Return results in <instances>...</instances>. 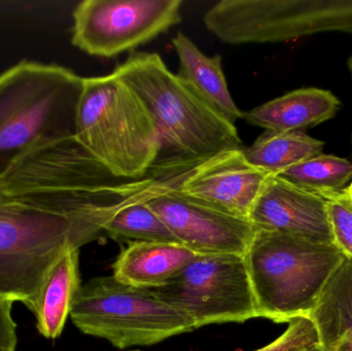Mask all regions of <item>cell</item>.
Segmentation results:
<instances>
[{
	"mask_svg": "<svg viewBox=\"0 0 352 351\" xmlns=\"http://www.w3.org/2000/svg\"><path fill=\"white\" fill-rule=\"evenodd\" d=\"M165 187L152 172L138 181L118 179L76 135L37 139L0 174L6 204L64 216L98 235L120 208Z\"/></svg>",
	"mask_w": 352,
	"mask_h": 351,
	"instance_id": "cell-1",
	"label": "cell"
},
{
	"mask_svg": "<svg viewBox=\"0 0 352 351\" xmlns=\"http://www.w3.org/2000/svg\"><path fill=\"white\" fill-rule=\"evenodd\" d=\"M113 72L140 96L154 120L161 142L157 162H190L243 148L235 125L195 95L158 54H131Z\"/></svg>",
	"mask_w": 352,
	"mask_h": 351,
	"instance_id": "cell-2",
	"label": "cell"
},
{
	"mask_svg": "<svg viewBox=\"0 0 352 351\" xmlns=\"http://www.w3.org/2000/svg\"><path fill=\"white\" fill-rule=\"evenodd\" d=\"M76 137L109 172L126 181L148 177L161 152L150 111L113 72L84 78Z\"/></svg>",
	"mask_w": 352,
	"mask_h": 351,
	"instance_id": "cell-3",
	"label": "cell"
},
{
	"mask_svg": "<svg viewBox=\"0 0 352 351\" xmlns=\"http://www.w3.org/2000/svg\"><path fill=\"white\" fill-rule=\"evenodd\" d=\"M344 259L335 245L256 229L245 261L258 317L276 324L309 317Z\"/></svg>",
	"mask_w": 352,
	"mask_h": 351,
	"instance_id": "cell-4",
	"label": "cell"
},
{
	"mask_svg": "<svg viewBox=\"0 0 352 351\" xmlns=\"http://www.w3.org/2000/svg\"><path fill=\"white\" fill-rule=\"evenodd\" d=\"M82 80L63 66L27 60L0 74V174L37 139L76 135Z\"/></svg>",
	"mask_w": 352,
	"mask_h": 351,
	"instance_id": "cell-5",
	"label": "cell"
},
{
	"mask_svg": "<svg viewBox=\"0 0 352 351\" xmlns=\"http://www.w3.org/2000/svg\"><path fill=\"white\" fill-rule=\"evenodd\" d=\"M99 236L64 216L6 203L0 210V300L30 309L58 261Z\"/></svg>",
	"mask_w": 352,
	"mask_h": 351,
	"instance_id": "cell-6",
	"label": "cell"
},
{
	"mask_svg": "<svg viewBox=\"0 0 352 351\" xmlns=\"http://www.w3.org/2000/svg\"><path fill=\"white\" fill-rule=\"evenodd\" d=\"M85 335L100 338L119 350L150 346L195 331L186 313L113 276H99L82 284L70 311Z\"/></svg>",
	"mask_w": 352,
	"mask_h": 351,
	"instance_id": "cell-7",
	"label": "cell"
},
{
	"mask_svg": "<svg viewBox=\"0 0 352 351\" xmlns=\"http://www.w3.org/2000/svg\"><path fill=\"white\" fill-rule=\"evenodd\" d=\"M203 21L229 45L281 43L332 31L352 34V0H223Z\"/></svg>",
	"mask_w": 352,
	"mask_h": 351,
	"instance_id": "cell-8",
	"label": "cell"
},
{
	"mask_svg": "<svg viewBox=\"0 0 352 351\" xmlns=\"http://www.w3.org/2000/svg\"><path fill=\"white\" fill-rule=\"evenodd\" d=\"M150 291L186 313L196 330L260 317L245 256L198 255L165 286Z\"/></svg>",
	"mask_w": 352,
	"mask_h": 351,
	"instance_id": "cell-9",
	"label": "cell"
},
{
	"mask_svg": "<svg viewBox=\"0 0 352 351\" xmlns=\"http://www.w3.org/2000/svg\"><path fill=\"white\" fill-rule=\"evenodd\" d=\"M182 5V0H85L72 14V45L88 55L116 57L178 24Z\"/></svg>",
	"mask_w": 352,
	"mask_h": 351,
	"instance_id": "cell-10",
	"label": "cell"
},
{
	"mask_svg": "<svg viewBox=\"0 0 352 351\" xmlns=\"http://www.w3.org/2000/svg\"><path fill=\"white\" fill-rule=\"evenodd\" d=\"M151 171L168 189L246 220L270 177L246 160L243 148L190 162H157Z\"/></svg>",
	"mask_w": 352,
	"mask_h": 351,
	"instance_id": "cell-11",
	"label": "cell"
},
{
	"mask_svg": "<svg viewBox=\"0 0 352 351\" xmlns=\"http://www.w3.org/2000/svg\"><path fill=\"white\" fill-rule=\"evenodd\" d=\"M150 207L184 247L198 255L245 256L256 227L164 188L148 200Z\"/></svg>",
	"mask_w": 352,
	"mask_h": 351,
	"instance_id": "cell-12",
	"label": "cell"
},
{
	"mask_svg": "<svg viewBox=\"0 0 352 351\" xmlns=\"http://www.w3.org/2000/svg\"><path fill=\"white\" fill-rule=\"evenodd\" d=\"M250 220L261 230L283 233L322 245H334L328 199L277 177L265 183Z\"/></svg>",
	"mask_w": 352,
	"mask_h": 351,
	"instance_id": "cell-13",
	"label": "cell"
},
{
	"mask_svg": "<svg viewBox=\"0 0 352 351\" xmlns=\"http://www.w3.org/2000/svg\"><path fill=\"white\" fill-rule=\"evenodd\" d=\"M198 253L179 243L134 241L113 265V276L133 288L153 290L165 286Z\"/></svg>",
	"mask_w": 352,
	"mask_h": 351,
	"instance_id": "cell-14",
	"label": "cell"
},
{
	"mask_svg": "<svg viewBox=\"0 0 352 351\" xmlns=\"http://www.w3.org/2000/svg\"><path fill=\"white\" fill-rule=\"evenodd\" d=\"M340 105L330 91L299 89L246 111L243 119L266 131H302L332 119Z\"/></svg>",
	"mask_w": 352,
	"mask_h": 351,
	"instance_id": "cell-15",
	"label": "cell"
},
{
	"mask_svg": "<svg viewBox=\"0 0 352 351\" xmlns=\"http://www.w3.org/2000/svg\"><path fill=\"white\" fill-rule=\"evenodd\" d=\"M173 45L179 59L177 76L192 93L230 123L235 125L238 120L243 119V111L230 93L221 56L205 55L182 32L176 34Z\"/></svg>",
	"mask_w": 352,
	"mask_h": 351,
	"instance_id": "cell-16",
	"label": "cell"
},
{
	"mask_svg": "<svg viewBox=\"0 0 352 351\" xmlns=\"http://www.w3.org/2000/svg\"><path fill=\"white\" fill-rule=\"evenodd\" d=\"M322 351H352V260L345 258L309 315Z\"/></svg>",
	"mask_w": 352,
	"mask_h": 351,
	"instance_id": "cell-17",
	"label": "cell"
},
{
	"mask_svg": "<svg viewBox=\"0 0 352 351\" xmlns=\"http://www.w3.org/2000/svg\"><path fill=\"white\" fill-rule=\"evenodd\" d=\"M80 286V249H72L54 266L29 309L41 336L51 340L61 336Z\"/></svg>",
	"mask_w": 352,
	"mask_h": 351,
	"instance_id": "cell-18",
	"label": "cell"
},
{
	"mask_svg": "<svg viewBox=\"0 0 352 351\" xmlns=\"http://www.w3.org/2000/svg\"><path fill=\"white\" fill-rule=\"evenodd\" d=\"M324 142L303 131H265L243 148L246 160L270 177H277L307 159L322 154Z\"/></svg>",
	"mask_w": 352,
	"mask_h": 351,
	"instance_id": "cell-19",
	"label": "cell"
},
{
	"mask_svg": "<svg viewBox=\"0 0 352 351\" xmlns=\"http://www.w3.org/2000/svg\"><path fill=\"white\" fill-rule=\"evenodd\" d=\"M287 183L318 195L346 189L352 181V163L340 157L320 154L277 175Z\"/></svg>",
	"mask_w": 352,
	"mask_h": 351,
	"instance_id": "cell-20",
	"label": "cell"
},
{
	"mask_svg": "<svg viewBox=\"0 0 352 351\" xmlns=\"http://www.w3.org/2000/svg\"><path fill=\"white\" fill-rule=\"evenodd\" d=\"M150 198L135 200L120 208L107 220L103 233L117 240L179 243L168 227L148 205Z\"/></svg>",
	"mask_w": 352,
	"mask_h": 351,
	"instance_id": "cell-21",
	"label": "cell"
},
{
	"mask_svg": "<svg viewBox=\"0 0 352 351\" xmlns=\"http://www.w3.org/2000/svg\"><path fill=\"white\" fill-rule=\"evenodd\" d=\"M334 245L345 258L352 260V197L349 189L324 196Z\"/></svg>",
	"mask_w": 352,
	"mask_h": 351,
	"instance_id": "cell-22",
	"label": "cell"
},
{
	"mask_svg": "<svg viewBox=\"0 0 352 351\" xmlns=\"http://www.w3.org/2000/svg\"><path fill=\"white\" fill-rule=\"evenodd\" d=\"M320 346L316 324L310 317H300L289 321V328L280 337L254 351H307Z\"/></svg>",
	"mask_w": 352,
	"mask_h": 351,
	"instance_id": "cell-23",
	"label": "cell"
},
{
	"mask_svg": "<svg viewBox=\"0 0 352 351\" xmlns=\"http://www.w3.org/2000/svg\"><path fill=\"white\" fill-rule=\"evenodd\" d=\"M12 309V302L0 300V351H16L18 336Z\"/></svg>",
	"mask_w": 352,
	"mask_h": 351,
	"instance_id": "cell-24",
	"label": "cell"
},
{
	"mask_svg": "<svg viewBox=\"0 0 352 351\" xmlns=\"http://www.w3.org/2000/svg\"><path fill=\"white\" fill-rule=\"evenodd\" d=\"M6 205V202H4L3 198L0 195V210H1L3 206Z\"/></svg>",
	"mask_w": 352,
	"mask_h": 351,
	"instance_id": "cell-25",
	"label": "cell"
},
{
	"mask_svg": "<svg viewBox=\"0 0 352 351\" xmlns=\"http://www.w3.org/2000/svg\"><path fill=\"white\" fill-rule=\"evenodd\" d=\"M349 69H351V74H352V55H351V57L349 58Z\"/></svg>",
	"mask_w": 352,
	"mask_h": 351,
	"instance_id": "cell-26",
	"label": "cell"
},
{
	"mask_svg": "<svg viewBox=\"0 0 352 351\" xmlns=\"http://www.w3.org/2000/svg\"><path fill=\"white\" fill-rule=\"evenodd\" d=\"M307 351H322V348L320 346H318V348H311V350H307Z\"/></svg>",
	"mask_w": 352,
	"mask_h": 351,
	"instance_id": "cell-27",
	"label": "cell"
},
{
	"mask_svg": "<svg viewBox=\"0 0 352 351\" xmlns=\"http://www.w3.org/2000/svg\"><path fill=\"white\" fill-rule=\"evenodd\" d=\"M347 189H349V193H351V195L352 197V181H351V185H349V187H347Z\"/></svg>",
	"mask_w": 352,
	"mask_h": 351,
	"instance_id": "cell-28",
	"label": "cell"
}]
</instances>
